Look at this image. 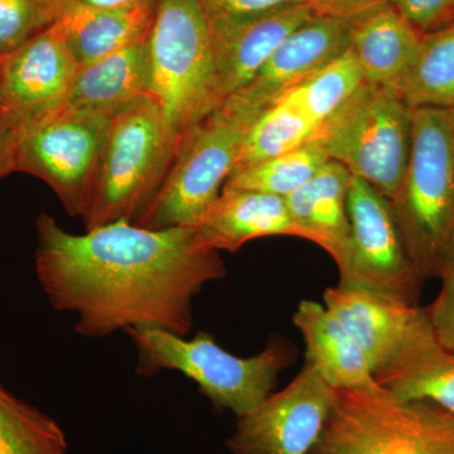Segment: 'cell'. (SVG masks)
I'll list each match as a JSON object with an SVG mask.
<instances>
[{
  "mask_svg": "<svg viewBox=\"0 0 454 454\" xmlns=\"http://www.w3.org/2000/svg\"><path fill=\"white\" fill-rule=\"evenodd\" d=\"M35 232L38 282L53 309L74 315L80 336L153 327L187 337L196 295L226 276L221 252L196 227L118 221L76 235L41 212Z\"/></svg>",
  "mask_w": 454,
  "mask_h": 454,
  "instance_id": "obj_1",
  "label": "cell"
},
{
  "mask_svg": "<svg viewBox=\"0 0 454 454\" xmlns=\"http://www.w3.org/2000/svg\"><path fill=\"white\" fill-rule=\"evenodd\" d=\"M178 140L162 107L149 95L114 113L82 216L86 230L133 223L162 186Z\"/></svg>",
  "mask_w": 454,
  "mask_h": 454,
  "instance_id": "obj_2",
  "label": "cell"
},
{
  "mask_svg": "<svg viewBox=\"0 0 454 454\" xmlns=\"http://www.w3.org/2000/svg\"><path fill=\"white\" fill-rule=\"evenodd\" d=\"M411 149L393 203L406 249L423 278L454 249V110L411 109Z\"/></svg>",
  "mask_w": 454,
  "mask_h": 454,
  "instance_id": "obj_3",
  "label": "cell"
},
{
  "mask_svg": "<svg viewBox=\"0 0 454 454\" xmlns=\"http://www.w3.org/2000/svg\"><path fill=\"white\" fill-rule=\"evenodd\" d=\"M145 94L179 136L223 103L199 0H157L145 35Z\"/></svg>",
  "mask_w": 454,
  "mask_h": 454,
  "instance_id": "obj_4",
  "label": "cell"
},
{
  "mask_svg": "<svg viewBox=\"0 0 454 454\" xmlns=\"http://www.w3.org/2000/svg\"><path fill=\"white\" fill-rule=\"evenodd\" d=\"M127 333L138 352L139 375L162 370L184 373L212 404L238 418L273 394L279 372L292 363L291 348L283 340H271L255 356L239 357L203 331L192 339L153 327L130 328Z\"/></svg>",
  "mask_w": 454,
  "mask_h": 454,
  "instance_id": "obj_5",
  "label": "cell"
},
{
  "mask_svg": "<svg viewBox=\"0 0 454 454\" xmlns=\"http://www.w3.org/2000/svg\"><path fill=\"white\" fill-rule=\"evenodd\" d=\"M309 454H454V415L397 399L379 384L336 390Z\"/></svg>",
  "mask_w": 454,
  "mask_h": 454,
  "instance_id": "obj_6",
  "label": "cell"
},
{
  "mask_svg": "<svg viewBox=\"0 0 454 454\" xmlns=\"http://www.w3.org/2000/svg\"><path fill=\"white\" fill-rule=\"evenodd\" d=\"M411 109L399 95L364 82L312 139L324 146L330 160L393 201L411 157Z\"/></svg>",
  "mask_w": 454,
  "mask_h": 454,
  "instance_id": "obj_7",
  "label": "cell"
},
{
  "mask_svg": "<svg viewBox=\"0 0 454 454\" xmlns=\"http://www.w3.org/2000/svg\"><path fill=\"white\" fill-rule=\"evenodd\" d=\"M249 127L221 104L181 134L162 186L133 223L152 230L201 225L235 168Z\"/></svg>",
  "mask_w": 454,
  "mask_h": 454,
  "instance_id": "obj_8",
  "label": "cell"
},
{
  "mask_svg": "<svg viewBox=\"0 0 454 454\" xmlns=\"http://www.w3.org/2000/svg\"><path fill=\"white\" fill-rule=\"evenodd\" d=\"M112 116L61 110L20 131L16 172L40 178L70 216H83Z\"/></svg>",
  "mask_w": 454,
  "mask_h": 454,
  "instance_id": "obj_9",
  "label": "cell"
},
{
  "mask_svg": "<svg viewBox=\"0 0 454 454\" xmlns=\"http://www.w3.org/2000/svg\"><path fill=\"white\" fill-rule=\"evenodd\" d=\"M348 215L349 239L340 284L417 304L424 278L409 255L390 200L351 175Z\"/></svg>",
  "mask_w": 454,
  "mask_h": 454,
  "instance_id": "obj_10",
  "label": "cell"
},
{
  "mask_svg": "<svg viewBox=\"0 0 454 454\" xmlns=\"http://www.w3.org/2000/svg\"><path fill=\"white\" fill-rule=\"evenodd\" d=\"M336 390L304 364L294 380L239 418L226 441L231 454H309L333 409Z\"/></svg>",
  "mask_w": 454,
  "mask_h": 454,
  "instance_id": "obj_11",
  "label": "cell"
},
{
  "mask_svg": "<svg viewBox=\"0 0 454 454\" xmlns=\"http://www.w3.org/2000/svg\"><path fill=\"white\" fill-rule=\"evenodd\" d=\"M349 50V22L312 16L283 41L258 74L223 106L252 125L277 98Z\"/></svg>",
  "mask_w": 454,
  "mask_h": 454,
  "instance_id": "obj_12",
  "label": "cell"
},
{
  "mask_svg": "<svg viewBox=\"0 0 454 454\" xmlns=\"http://www.w3.org/2000/svg\"><path fill=\"white\" fill-rule=\"evenodd\" d=\"M80 65L56 23L0 57V101L22 128L65 106Z\"/></svg>",
  "mask_w": 454,
  "mask_h": 454,
  "instance_id": "obj_13",
  "label": "cell"
},
{
  "mask_svg": "<svg viewBox=\"0 0 454 454\" xmlns=\"http://www.w3.org/2000/svg\"><path fill=\"white\" fill-rule=\"evenodd\" d=\"M324 298L325 309L365 352L373 376L387 370L429 322L418 304L342 284L325 289Z\"/></svg>",
  "mask_w": 454,
  "mask_h": 454,
  "instance_id": "obj_14",
  "label": "cell"
},
{
  "mask_svg": "<svg viewBox=\"0 0 454 454\" xmlns=\"http://www.w3.org/2000/svg\"><path fill=\"white\" fill-rule=\"evenodd\" d=\"M312 14L306 3H300L253 16L207 20L223 100L244 88Z\"/></svg>",
  "mask_w": 454,
  "mask_h": 454,
  "instance_id": "obj_15",
  "label": "cell"
},
{
  "mask_svg": "<svg viewBox=\"0 0 454 454\" xmlns=\"http://www.w3.org/2000/svg\"><path fill=\"white\" fill-rule=\"evenodd\" d=\"M422 38L423 33L390 4L349 22V51L365 82L394 92L413 64Z\"/></svg>",
  "mask_w": 454,
  "mask_h": 454,
  "instance_id": "obj_16",
  "label": "cell"
},
{
  "mask_svg": "<svg viewBox=\"0 0 454 454\" xmlns=\"http://www.w3.org/2000/svg\"><path fill=\"white\" fill-rule=\"evenodd\" d=\"M293 324L306 342V363L333 389H366L378 384L365 352L325 306L301 301Z\"/></svg>",
  "mask_w": 454,
  "mask_h": 454,
  "instance_id": "obj_17",
  "label": "cell"
},
{
  "mask_svg": "<svg viewBox=\"0 0 454 454\" xmlns=\"http://www.w3.org/2000/svg\"><path fill=\"white\" fill-rule=\"evenodd\" d=\"M197 229L219 252L234 253L249 241L268 236L303 239L286 199L255 191L223 190Z\"/></svg>",
  "mask_w": 454,
  "mask_h": 454,
  "instance_id": "obj_18",
  "label": "cell"
},
{
  "mask_svg": "<svg viewBox=\"0 0 454 454\" xmlns=\"http://www.w3.org/2000/svg\"><path fill=\"white\" fill-rule=\"evenodd\" d=\"M351 173L328 160L303 186L286 197V206L303 239L330 254L337 267L348 250V193Z\"/></svg>",
  "mask_w": 454,
  "mask_h": 454,
  "instance_id": "obj_19",
  "label": "cell"
},
{
  "mask_svg": "<svg viewBox=\"0 0 454 454\" xmlns=\"http://www.w3.org/2000/svg\"><path fill=\"white\" fill-rule=\"evenodd\" d=\"M375 380L397 399L454 415V351L438 342L430 322Z\"/></svg>",
  "mask_w": 454,
  "mask_h": 454,
  "instance_id": "obj_20",
  "label": "cell"
},
{
  "mask_svg": "<svg viewBox=\"0 0 454 454\" xmlns=\"http://www.w3.org/2000/svg\"><path fill=\"white\" fill-rule=\"evenodd\" d=\"M154 5L121 11L91 7L76 0H53L55 23L64 32L80 67L145 37Z\"/></svg>",
  "mask_w": 454,
  "mask_h": 454,
  "instance_id": "obj_21",
  "label": "cell"
},
{
  "mask_svg": "<svg viewBox=\"0 0 454 454\" xmlns=\"http://www.w3.org/2000/svg\"><path fill=\"white\" fill-rule=\"evenodd\" d=\"M145 35L124 49L82 66L64 107L112 116L145 95Z\"/></svg>",
  "mask_w": 454,
  "mask_h": 454,
  "instance_id": "obj_22",
  "label": "cell"
},
{
  "mask_svg": "<svg viewBox=\"0 0 454 454\" xmlns=\"http://www.w3.org/2000/svg\"><path fill=\"white\" fill-rule=\"evenodd\" d=\"M395 92L411 109L454 110V22L423 35Z\"/></svg>",
  "mask_w": 454,
  "mask_h": 454,
  "instance_id": "obj_23",
  "label": "cell"
},
{
  "mask_svg": "<svg viewBox=\"0 0 454 454\" xmlns=\"http://www.w3.org/2000/svg\"><path fill=\"white\" fill-rule=\"evenodd\" d=\"M317 129L303 110L282 95L250 125L234 170L294 151L310 142Z\"/></svg>",
  "mask_w": 454,
  "mask_h": 454,
  "instance_id": "obj_24",
  "label": "cell"
},
{
  "mask_svg": "<svg viewBox=\"0 0 454 454\" xmlns=\"http://www.w3.org/2000/svg\"><path fill=\"white\" fill-rule=\"evenodd\" d=\"M328 160L324 146L312 139L288 153L234 170L223 190L255 191L286 199L309 181Z\"/></svg>",
  "mask_w": 454,
  "mask_h": 454,
  "instance_id": "obj_25",
  "label": "cell"
},
{
  "mask_svg": "<svg viewBox=\"0 0 454 454\" xmlns=\"http://www.w3.org/2000/svg\"><path fill=\"white\" fill-rule=\"evenodd\" d=\"M67 441L56 420L0 384V454H66Z\"/></svg>",
  "mask_w": 454,
  "mask_h": 454,
  "instance_id": "obj_26",
  "label": "cell"
},
{
  "mask_svg": "<svg viewBox=\"0 0 454 454\" xmlns=\"http://www.w3.org/2000/svg\"><path fill=\"white\" fill-rule=\"evenodd\" d=\"M364 82L360 65L348 50L283 95L291 98L319 128Z\"/></svg>",
  "mask_w": 454,
  "mask_h": 454,
  "instance_id": "obj_27",
  "label": "cell"
},
{
  "mask_svg": "<svg viewBox=\"0 0 454 454\" xmlns=\"http://www.w3.org/2000/svg\"><path fill=\"white\" fill-rule=\"evenodd\" d=\"M55 23L53 0H0V57Z\"/></svg>",
  "mask_w": 454,
  "mask_h": 454,
  "instance_id": "obj_28",
  "label": "cell"
},
{
  "mask_svg": "<svg viewBox=\"0 0 454 454\" xmlns=\"http://www.w3.org/2000/svg\"><path fill=\"white\" fill-rule=\"evenodd\" d=\"M438 277L441 289L434 301L426 309L435 339L454 351V249L444 260Z\"/></svg>",
  "mask_w": 454,
  "mask_h": 454,
  "instance_id": "obj_29",
  "label": "cell"
},
{
  "mask_svg": "<svg viewBox=\"0 0 454 454\" xmlns=\"http://www.w3.org/2000/svg\"><path fill=\"white\" fill-rule=\"evenodd\" d=\"M389 4L423 35L453 23L454 0H389Z\"/></svg>",
  "mask_w": 454,
  "mask_h": 454,
  "instance_id": "obj_30",
  "label": "cell"
},
{
  "mask_svg": "<svg viewBox=\"0 0 454 454\" xmlns=\"http://www.w3.org/2000/svg\"><path fill=\"white\" fill-rule=\"evenodd\" d=\"M207 20L253 16L304 0H199Z\"/></svg>",
  "mask_w": 454,
  "mask_h": 454,
  "instance_id": "obj_31",
  "label": "cell"
},
{
  "mask_svg": "<svg viewBox=\"0 0 454 454\" xmlns=\"http://www.w3.org/2000/svg\"><path fill=\"white\" fill-rule=\"evenodd\" d=\"M22 124L0 101V181L16 172L17 146Z\"/></svg>",
  "mask_w": 454,
  "mask_h": 454,
  "instance_id": "obj_32",
  "label": "cell"
},
{
  "mask_svg": "<svg viewBox=\"0 0 454 454\" xmlns=\"http://www.w3.org/2000/svg\"><path fill=\"white\" fill-rule=\"evenodd\" d=\"M304 3L318 16L351 22L373 9L389 4V0H304Z\"/></svg>",
  "mask_w": 454,
  "mask_h": 454,
  "instance_id": "obj_33",
  "label": "cell"
},
{
  "mask_svg": "<svg viewBox=\"0 0 454 454\" xmlns=\"http://www.w3.org/2000/svg\"><path fill=\"white\" fill-rule=\"evenodd\" d=\"M76 2L91 5V7L128 11V9L152 7L157 0H76Z\"/></svg>",
  "mask_w": 454,
  "mask_h": 454,
  "instance_id": "obj_34",
  "label": "cell"
}]
</instances>
